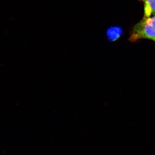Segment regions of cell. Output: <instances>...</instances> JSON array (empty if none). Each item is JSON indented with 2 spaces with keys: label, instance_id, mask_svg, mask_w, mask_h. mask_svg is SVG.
<instances>
[{
  "label": "cell",
  "instance_id": "1",
  "mask_svg": "<svg viewBox=\"0 0 155 155\" xmlns=\"http://www.w3.org/2000/svg\"><path fill=\"white\" fill-rule=\"evenodd\" d=\"M147 39L155 42V15L143 17L134 26L130 34L128 41L135 42L140 39Z\"/></svg>",
  "mask_w": 155,
  "mask_h": 155
},
{
  "label": "cell",
  "instance_id": "2",
  "mask_svg": "<svg viewBox=\"0 0 155 155\" xmlns=\"http://www.w3.org/2000/svg\"><path fill=\"white\" fill-rule=\"evenodd\" d=\"M123 30L119 26H113L110 27L106 31V35L108 41L114 42L118 40L122 35Z\"/></svg>",
  "mask_w": 155,
  "mask_h": 155
},
{
  "label": "cell",
  "instance_id": "3",
  "mask_svg": "<svg viewBox=\"0 0 155 155\" xmlns=\"http://www.w3.org/2000/svg\"><path fill=\"white\" fill-rule=\"evenodd\" d=\"M143 4L144 16L147 17L155 15V0H138Z\"/></svg>",
  "mask_w": 155,
  "mask_h": 155
}]
</instances>
